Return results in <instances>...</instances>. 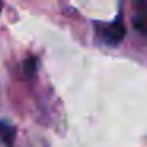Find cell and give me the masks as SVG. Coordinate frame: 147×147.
Returning <instances> with one entry per match:
<instances>
[{
  "mask_svg": "<svg viewBox=\"0 0 147 147\" xmlns=\"http://www.w3.org/2000/svg\"><path fill=\"white\" fill-rule=\"evenodd\" d=\"M14 138H16V128L14 125L8 123L5 120H0V141L5 147L14 146Z\"/></svg>",
  "mask_w": 147,
  "mask_h": 147,
  "instance_id": "3957f363",
  "label": "cell"
},
{
  "mask_svg": "<svg viewBox=\"0 0 147 147\" xmlns=\"http://www.w3.org/2000/svg\"><path fill=\"white\" fill-rule=\"evenodd\" d=\"M125 33H127V29H125L122 13H119L117 18L112 22L98 24L96 26V35H98V38L108 46H119L123 41Z\"/></svg>",
  "mask_w": 147,
  "mask_h": 147,
  "instance_id": "6da1fadb",
  "label": "cell"
},
{
  "mask_svg": "<svg viewBox=\"0 0 147 147\" xmlns=\"http://www.w3.org/2000/svg\"><path fill=\"white\" fill-rule=\"evenodd\" d=\"M38 70V59L36 57H29L26 62H24V74L26 76H33Z\"/></svg>",
  "mask_w": 147,
  "mask_h": 147,
  "instance_id": "277c9868",
  "label": "cell"
},
{
  "mask_svg": "<svg viewBox=\"0 0 147 147\" xmlns=\"http://www.w3.org/2000/svg\"><path fill=\"white\" fill-rule=\"evenodd\" d=\"M133 11V27L147 38V0H134Z\"/></svg>",
  "mask_w": 147,
  "mask_h": 147,
  "instance_id": "7a4b0ae2",
  "label": "cell"
},
{
  "mask_svg": "<svg viewBox=\"0 0 147 147\" xmlns=\"http://www.w3.org/2000/svg\"><path fill=\"white\" fill-rule=\"evenodd\" d=\"M0 11H2V3H0Z\"/></svg>",
  "mask_w": 147,
  "mask_h": 147,
  "instance_id": "5b68a950",
  "label": "cell"
}]
</instances>
